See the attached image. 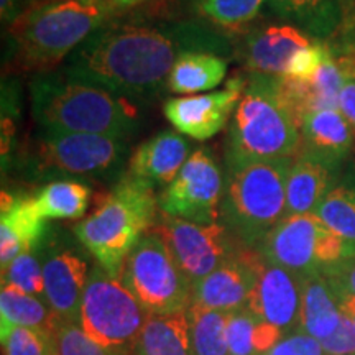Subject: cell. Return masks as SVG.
Instances as JSON below:
<instances>
[{
  "label": "cell",
  "instance_id": "obj_1",
  "mask_svg": "<svg viewBox=\"0 0 355 355\" xmlns=\"http://www.w3.org/2000/svg\"><path fill=\"white\" fill-rule=\"evenodd\" d=\"M230 44L196 21H109L84 42L63 71L125 99L152 97L168 84L184 53L224 55Z\"/></svg>",
  "mask_w": 355,
  "mask_h": 355
},
{
  "label": "cell",
  "instance_id": "obj_2",
  "mask_svg": "<svg viewBox=\"0 0 355 355\" xmlns=\"http://www.w3.org/2000/svg\"><path fill=\"white\" fill-rule=\"evenodd\" d=\"M112 10L102 0H33L12 25L10 63L37 74L55 71L92 33L109 24Z\"/></svg>",
  "mask_w": 355,
  "mask_h": 355
},
{
  "label": "cell",
  "instance_id": "obj_3",
  "mask_svg": "<svg viewBox=\"0 0 355 355\" xmlns=\"http://www.w3.org/2000/svg\"><path fill=\"white\" fill-rule=\"evenodd\" d=\"M30 92L32 115L40 128L127 140L139 127V110L130 99L63 69L37 74Z\"/></svg>",
  "mask_w": 355,
  "mask_h": 355
},
{
  "label": "cell",
  "instance_id": "obj_4",
  "mask_svg": "<svg viewBox=\"0 0 355 355\" xmlns=\"http://www.w3.org/2000/svg\"><path fill=\"white\" fill-rule=\"evenodd\" d=\"M300 121L279 89V78L252 74L230 119L225 163L293 158Z\"/></svg>",
  "mask_w": 355,
  "mask_h": 355
},
{
  "label": "cell",
  "instance_id": "obj_5",
  "mask_svg": "<svg viewBox=\"0 0 355 355\" xmlns=\"http://www.w3.org/2000/svg\"><path fill=\"white\" fill-rule=\"evenodd\" d=\"M293 158L227 163L219 222L239 242L259 248L286 216V181Z\"/></svg>",
  "mask_w": 355,
  "mask_h": 355
},
{
  "label": "cell",
  "instance_id": "obj_6",
  "mask_svg": "<svg viewBox=\"0 0 355 355\" xmlns=\"http://www.w3.org/2000/svg\"><path fill=\"white\" fill-rule=\"evenodd\" d=\"M155 188L127 173L96 211L74 227V235L102 268L119 278L123 261L157 220Z\"/></svg>",
  "mask_w": 355,
  "mask_h": 355
},
{
  "label": "cell",
  "instance_id": "obj_7",
  "mask_svg": "<svg viewBox=\"0 0 355 355\" xmlns=\"http://www.w3.org/2000/svg\"><path fill=\"white\" fill-rule=\"evenodd\" d=\"M128 162L125 139L42 128L24 155V171L32 181L119 183Z\"/></svg>",
  "mask_w": 355,
  "mask_h": 355
},
{
  "label": "cell",
  "instance_id": "obj_8",
  "mask_svg": "<svg viewBox=\"0 0 355 355\" xmlns=\"http://www.w3.org/2000/svg\"><path fill=\"white\" fill-rule=\"evenodd\" d=\"M119 279L148 314L181 313L193 300V285L153 232L145 234L128 254Z\"/></svg>",
  "mask_w": 355,
  "mask_h": 355
},
{
  "label": "cell",
  "instance_id": "obj_9",
  "mask_svg": "<svg viewBox=\"0 0 355 355\" xmlns=\"http://www.w3.org/2000/svg\"><path fill=\"white\" fill-rule=\"evenodd\" d=\"M257 250L263 259L301 277L324 273L354 257L343 239L316 214L285 216Z\"/></svg>",
  "mask_w": 355,
  "mask_h": 355
},
{
  "label": "cell",
  "instance_id": "obj_10",
  "mask_svg": "<svg viewBox=\"0 0 355 355\" xmlns=\"http://www.w3.org/2000/svg\"><path fill=\"white\" fill-rule=\"evenodd\" d=\"M146 311L125 285L99 263L89 273L81 301L79 326L89 337L107 347L128 349L139 339Z\"/></svg>",
  "mask_w": 355,
  "mask_h": 355
},
{
  "label": "cell",
  "instance_id": "obj_11",
  "mask_svg": "<svg viewBox=\"0 0 355 355\" xmlns=\"http://www.w3.org/2000/svg\"><path fill=\"white\" fill-rule=\"evenodd\" d=\"M304 277L275 265L260 255L257 282L247 308L257 321V347L268 354L279 340L301 329Z\"/></svg>",
  "mask_w": 355,
  "mask_h": 355
},
{
  "label": "cell",
  "instance_id": "obj_12",
  "mask_svg": "<svg viewBox=\"0 0 355 355\" xmlns=\"http://www.w3.org/2000/svg\"><path fill=\"white\" fill-rule=\"evenodd\" d=\"M150 232L166 243L193 286L245 247L220 222L194 224L163 212L158 214Z\"/></svg>",
  "mask_w": 355,
  "mask_h": 355
},
{
  "label": "cell",
  "instance_id": "obj_13",
  "mask_svg": "<svg viewBox=\"0 0 355 355\" xmlns=\"http://www.w3.org/2000/svg\"><path fill=\"white\" fill-rule=\"evenodd\" d=\"M224 180L209 150L198 148L158 196L159 211L194 224H216L220 216Z\"/></svg>",
  "mask_w": 355,
  "mask_h": 355
},
{
  "label": "cell",
  "instance_id": "obj_14",
  "mask_svg": "<svg viewBox=\"0 0 355 355\" xmlns=\"http://www.w3.org/2000/svg\"><path fill=\"white\" fill-rule=\"evenodd\" d=\"M43 261L44 300L58 319L79 324L81 301L89 278L86 247L68 234L48 229L40 243Z\"/></svg>",
  "mask_w": 355,
  "mask_h": 355
},
{
  "label": "cell",
  "instance_id": "obj_15",
  "mask_svg": "<svg viewBox=\"0 0 355 355\" xmlns=\"http://www.w3.org/2000/svg\"><path fill=\"white\" fill-rule=\"evenodd\" d=\"M243 89V79L234 78L222 91L168 99L163 112L176 132L194 140H209L232 119Z\"/></svg>",
  "mask_w": 355,
  "mask_h": 355
},
{
  "label": "cell",
  "instance_id": "obj_16",
  "mask_svg": "<svg viewBox=\"0 0 355 355\" xmlns=\"http://www.w3.org/2000/svg\"><path fill=\"white\" fill-rule=\"evenodd\" d=\"M259 250L243 247L193 286L191 304L204 309L232 313L245 308L257 282Z\"/></svg>",
  "mask_w": 355,
  "mask_h": 355
},
{
  "label": "cell",
  "instance_id": "obj_17",
  "mask_svg": "<svg viewBox=\"0 0 355 355\" xmlns=\"http://www.w3.org/2000/svg\"><path fill=\"white\" fill-rule=\"evenodd\" d=\"M298 157L339 170L355 145V132L339 109H319L301 119Z\"/></svg>",
  "mask_w": 355,
  "mask_h": 355
},
{
  "label": "cell",
  "instance_id": "obj_18",
  "mask_svg": "<svg viewBox=\"0 0 355 355\" xmlns=\"http://www.w3.org/2000/svg\"><path fill=\"white\" fill-rule=\"evenodd\" d=\"M314 42L295 25H270L248 35L243 58L252 74L285 78L296 55Z\"/></svg>",
  "mask_w": 355,
  "mask_h": 355
},
{
  "label": "cell",
  "instance_id": "obj_19",
  "mask_svg": "<svg viewBox=\"0 0 355 355\" xmlns=\"http://www.w3.org/2000/svg\"><path fill=\"white\" fill-rule=\"evenodd\" d=\"M189 155V144L181 133L159 132L135 150L127 173L152 188H166L184 166Z\"/></svg>",
  "mask_w": 355,
  "mask_h": 355
},
{
  "label": "cell",
  "instance_id": "obj_20",
  "mask_svg": "<svg viewBox=\"0 0 355 355\" xmlns=\"http://www.w3.org/2000/svg\"><path fill=\"white\" fill-rule=\"evenodd\" d=\"M48 232V220L38 214L32 196L2 193L0 211V266L2 270L24 252L38 247Z\"/></svg>",
  "mask_w": 355,
  "mask_h": 355
},
{
  "label": "cell",
  "instance_id": "obj_21",
  "mask_svg": "<svg viewBox=\"0 0 355 355\" xmlns=\"http://www.w3.org/2000/svg\"><path fill=\"white\" fill-rule=\"evenodd\" d=\"M337 175L339 170L313 158L295 159L286 181V216L314 214Z\"/></svg>",
  "mask_w": 355,
  "mask_h": 355
},
{
  "label": "cell",
  "instance_id": "obj_22",
  "mask_svg": "<svg viewBox=\"0 0 355 355\" xmlns=\"http://www.w3.org/2000/svg\"><path fill=\"white\" fill-rule=\"evenodd\" d=\"M343 318L344 311L327 275L314 273L304 277L300 331L321 343L334 334Z\"/></svg>",
  "mask_w": 355,
  "mask_h": 355
},
{
  "label": "cell",
  "instance_id": "obj_23",
  "mask_svg": "<svg viewBox=\"0 0 355 355\" xmlns=\"http://www.w3.org/2000/svg\"><path fill=\"white\" fill-rule=\"evenodd\" d=\"M133 355H193L186 311L146 314Z\"/></svg>",
  "mask_w": 355,
  "mask_h": 355
},
{
  "label": "cell",
  "instance_id": "obj_24",
  "mask_svg": "<svg viewBox=\"0 0 355 355\" xmlns=\"http://www.w3.org/2000/svg\"><path fill=\"white\" fill-rule=\"evenodd\" d=\"M227 61L212 53H184L178 58L168 78V91L175 94H196L211 91L224 81Z\"/></svg>",
  "mask_w": 355,
  "mask_h": 355
},
{
  "label": "cell",
  "instance_id": "obj_25",
  "mask_svg": "<svg viewBox=\"0 0 355 355\" xmlns=\"http://www.w3.org/2000/svg\"><path fill=\"white\" fill-rule=\"evenodd\" d=\"M314 214L343 239L355 257V166L337 175Z\"/></svg>",
  "mask_w": 355,
  "mask_h": 355
},
{
  "label": "cell",
  "instance_id": "obj_26",
  "mask_svg": "<svg viewBox=\"0 0 355 355\" xmlns=\"http://www.w3.org/2000/svg\"><path fill=\"white\" fill-rule=\"evenodd\" d=\"M58 318L46 300L28 295L17 288L2 285L0 290V337L15 327L55 331Z\"/></svg>",
  "mask_w": 355,
  "mask_h": 355
},
{
  "label": "cell",
  "instance_id": "obj_27",
  "mask_svg": "<svg viewBox=\"0 0 355 355\" xmlns=\"http://www.w3.org/2000/svg\"><path fill=\"white\" fill-rule=\"evenodd\" d=\"M91 193V188L81 181L60 180L44 184L32 199L44 220L79 219L86 214Z\"/></svg>",
  "mask_w": 355,
  "mask_h": 355
},
{
  "label": "cell",
  "instance_id": "obj_28",
  "mask_svg": "<svg viewBox=\"0 0 355 355\" xmlns=\"http://www.w3.org/2000/svg\"><path fill=\"white\" fill-rule=\"evenodd\" d=\"M193 355H229L227 322L229 313L204 309L189 304L186 309Z\"/></svg>",
  "mask_w": 355,
  "mask_h": 355
},
{
  "label": "cell",
  "instance_id": "obj_29",
  "mask_svg": "<svg viewBox=\"0 0 355 355\" xmlns=\"http://www.w3.org/2000/svg\"><path fill=\"white\" fill-rule=\"evenodd\" d=\"M266 0H194V10L220 28L242 30L259 15Z\"/></svg>",
  "mask_w": 355,
  "mask_h": 355
},
{
  "label": "cell",
  "instance_id": "obj_30",
  "mask_svg": "<svg viewBox=\"0 0 355 355\" xmlns=\"http://www.w3.org/2000/svg\"><path fill=\"white\" fill-rule=\"evenodd\" d=\"M2 285L13 286L44 300L43 261L40 245L20 254L2 270Z\"/></svg>",
  "mask_w": 355,
  "mask_h": 355
},
{
  "label": "cell",
  "instance_id": "obj_31",
  "mask_svg": "<svg viewBox=\"0 0 355 355\" xmlns=\"http://www.w3.org/2000/svg\"><path fill=\"white\" fill-rule=\"evenodd\" d=\"M56 355H133L132 350L107 347L89 337L79 324L64 322L58 319L55 331Z\"/></svg>",
  "mask_w": 355,
  "mask_h": 355
},
{
  "label": "cell",
  "instance_id": "obj_32",
  "mask_svg": "<svg viewBox=\"0 0 355 355\" xmlns=\"http://www.w3.org/2000/svg\"><path fill=\"white\" fill-rule=\"evenodd\" d=\"M0 339L6 355H56L55 336L50 331L15 327Z\"/></svg>",
  "mask_w": 355,
  "mask_h": 355
},
{
  "label": "cell",
  "instance_id": "obj_33",
  "mask_svg": "<svg viewBox=\"0 0 355 355\" xmlns=\"http://www.w3.org/2000/svg\"><path fill=\"white\" fill-rule=\"evenodd\" d=\"M227 350L229 355H263L257 347L255 316L247 306L229 313Z\"/></svg>",
  "mask_w": 355,
  "mask_h": 355
},
{
  "label": "cell",
  "instance_id": "obj_34",
  "mask_svg": "<svg viewBox=\"0 0 355 355\" xmlns=\"http://www.w3.org/2000/svg\"><path fill=\"white\" fill-rule=\"evenodd\" d=\"M270 355H327L322 344L303 331H296L282 339L268 352Z\"/></svg>",
  "mask_w": 355,
  "mask_h": 355
},
{
  "label": "cell",
  "instance_id": "obj_35",
  "mask_svg": "<svg viewBox=\"0 0 355 355\" xmlns=\"http://www.w3.org/2000/svg\"><path fill=\"white\" fill-rule=\"evenodd\" d=\"M321 344L327 355H355V324L344 314L334 334Z\"/></svg>",
  "mask_w": 355,
  "mask_h": 355
},
{
  "label": "cell",
  "instance_id": "obj_36",
  "mask_svg": "<svg viewBox=\"0 0 355 355\" xmlns=\"http://www.w3.org/2000/svg\"><path fill=\"white\" fill-rule=\"evenodd\" d=\"M324 273L327 275V278L337 290L347 293L355 300V257L343 260Z\"/></svg>",
  "mask_w": 355,
  "mask_h": 355
},
{
  "label": "cell",
  "instance_id": "obj_37",
  "mask_svg": "<svg viewBox=\"0 0 355 355\" xmlns=\"http://www.w3.org/2000/svg\"><path fill=\"white\" fill-rule=\"evenodd\" d=\"M339 110L355 132V74L345 81L339 96Z\"/></svg>",
  "mask_w": 355,
  "mask_h": 355
},
{
  "label": "cell",
  "instance_id": "obj_38",
  "mask_svg": "<svg viewBox=\"0 0 355 355\" xmlns=\"http://www.w3.org/2000/svg\"><path fill=\"white\" fill-rule=\"evenodd\" d=\"M24 8V0H0V15L3 25H12Z\"/></svg>",
  "mask_w": 355,
  "mask_h": 355
},
{
  "label": "cell",
  "instance_id": "obj_39",
  "mask_svg": "<svg viewBox=\"0 0 355 355\" xmlns=\"http://www.w3.org/2000/svg\"><path fill=\"white\" fill-rule=\"evenodd\" d=\"M334 286V285H332ZM334 290L337 293V298H339V303H340V308H343L344 314L347 316L350 321H352L355 324V300L352 298V296H349L347 293L337 290V288L334 286Z\"/></svg>",
  "mask_w": 355,
  "mask_h": 355
},
{
  "label": "cell",
  "instance_id": "obj_40",
  "mask_svg": "<svg viewBox=\"0 0 355 355\" xmlns=\"http://www.w3.org/2000/svg\"><path fill=\"white\" fill-rule=\"evenodd\" d=\"M102 2H104L112 12H119V10H127V8L141 6V3L146 2V0H102Z\"/></svg>",
  "mask_w": 355,
  "mask_h": 355
},
{
  "label": "cell",
  "instance_id": "obj_41",
  "mask_svg": "<svg viewBox=\"0 0 355 355\" xmlns=\"http://www.w3.org/2000/svg\"><path fill=\"white\" fill-rule=\"evenodd\" d=\"M265 355H270V354H265Z\"/></svg>",
  "mask_w": 355,
  "mask_h": 355
}]
</instances>
